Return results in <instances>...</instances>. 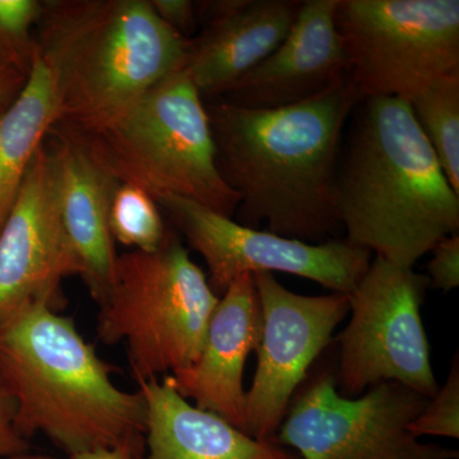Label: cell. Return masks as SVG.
Returning <instances> with one entry per match:
<instances>
[{"mask_svg": "<svg viewBox=\"0 0 459 459\" xmlns=\"http://www.w3.org/2000/svg\"><path fill=\"white\" fill-rule=\"evenodd\" d=\"M36 42L54 60L56 131L87 133L186 65L189 39L165 25L150 0L42 3Z\"/></svg>", "mask_w": 459, "mask_h": 459, "instance_id": "cell-4", "label": "cell"}, {"mask_svg": "<svg viewBox=\"0 0 459 459\" xmlns=\"http://www.w3.org/2000/svg\"><path fill=\"white\" fill-rule=\"evenodd\" d=\"M409 104L446 179L459 195V71L443 75Z\"/></svg>", "mask_w": 459, "mask_h": 459, "instance_id": "cell-19", "label": "cell"}, {"mask_svg": "<svg viewBox=\"0 0 459 459\" xmlns=\"http://www.w3.org/2000/svg\"><path fill=\"white\" fill-rule=\"evenodd\" d=\"M334 21L362 99L411 101L459 71L458 0H337Z\"/></svg>", "mask_w": 459, "mask_h": 459, "instance_id": "cell-7", "label": "cell"}, {"mask_svg": "<svg viewBox=\"0 0 459 459\" xmlns=\"http://www.w3.org/2000/svg\"><path fill=\"white\" fill-rule=\"evenodd\" d=\"M146 402L144 459H301L276 440L255 439L181 397L164 379L138 383Z\"/></svg>", "mask_w": 459, "mask_h": 459, "instance_id": "cell-17", "label": "cell"}, {"mask_svg": "<svg viewBox=\"0 0 459 459\" xmlns=\"http://www.w3.org/2000/svg\"><path fill=\"white\" fill-rule=\"evenodd\" d=\"M431 253L425 274L429 286L448 294L459 286V232L442 238Z\"/></svg>", "mask_w": 459, "mask_h": 459, "instance_id": "cell-23", "label": "cell"}, {"mask_svg": "<svg viewBox=\"0 0 459 459\" xmlns=\"http://www.w3.org/2000/svg\"><path fill=\"white\" fill-rule=\"evenodd\" d=\"M219 300L204 272L169 232L156 252L117 255L98 303V336L105 344H126L138 383L159 379L197 360Z\"/></svg>", "mask_w": 459, "mask_h": 459, "instance_id": "cell-6", "label": "cell"}, {"mask_svg": "<svg viewBox=\"0 0 459 459\" xmlns=\"http://www.w3.org/2000/svg\"><path fill=\"white\" fill-rule=\"evenodd\" d=\"M69 276H80V267L57 207L53 150L44 142L0 229V322L31 304L59 312Z\"/></svg>", "mask_w": 459, "mask_h": 459, "instance_id": "cell-12", "label": "cell"}, {"mask_svg": "<svg viewBox=\"0 0 459 459\" xmlns=\"http://www.w3.org/2000/svg\"><path fill=\"white\" fill-rule=\"evenodd\" d=\"M5 459H54L49 457V455H26V453H21V455H12V457H8Z\"/></svg>", "mask_w": 459, "mask_h": 459, "instance_id": "cell-28", "label": "cell"}, {"mask_svg": "<svg viewBox=\"0 0 459 459\" xmlns=\"http://www.w3.org/2000/svg\"><path fill=\"white\" fill-rule=\"evenodd\" d=\"M56 132L80 144L117 183L153 199H188L230 219L237 213L240 199L217 169L204 100L183 69L151 87L102 128Z\"/></svg>", "mask_w": 459, "mask_h": 459, "instance_id": "cell-5", "label": "cell"}, {"mask_svg": "<svg viewBox=\"0 0 459 459\" xmlns=\"http://www.w3.org/2000/svg\"><path fill=\"white\" fill-rule=\"evenodd\" d=\"M336 4L337 0H303L285 40L217 100L272 110L316 98L347 80L349 65L334 21Z\"/></svg>", "mask_w": 459, "mask_h": 459, "instance_id": "cell-14", "label": "cell"}, {"mask_svg": "<svg viewBox=\"0 0 459 459\" xmlns=\"http://www.w3.org/2000/svg\"><path fill=\"white\" fill-rule=\"evenodd\" d=\"M429 400L395 382L371 386L360 397H342L333 365H323L296 392L276 442L301 459H457L455 449L410 433Z\"/></svg>", "mask_w": 459, "mask_h": 459, "instance_id": "cell-9", "label": "cell"}, {"mask_svg": "<svg viewBox=\"0 0 459 459\" xmlns=\"http://www.w3.org/2000/svg\"><path fill=\"white\" fill-rule=\"evenodd\" d=\"M362 100L349 78L290 107L205 105L216 165L240 199V225L309 244L342 238L334 181L347 123Z\"/></svg>", "mask_w": 459, "mask_h": 459, "instance_id": "cell-1", "label": "cell"}, {"mask_svg": "<svg viewBox=\"0 0 459 459\" xmlns=\"http://www.w3.org/2000/svg\"><path fill=\"white\" fill-rule=\"evenodd\" d=\"M68 459H144V453L131 448H96L69 455Z\"/></svg>", "mask_w": 459, "mask_h": 459, "instance_id": "cell-27", "label": "cell"}, {"mask_svg": "<svg viewBox=\"0 0 459 459\" xmlns=\"http://www.w3.org/2000/svg\"><path fill=\"white\" fill-rule=\"evenodd\" d=\"M410 433L422 437H459V360L453 356L451 370L442 386L418 418L409 425Z\"/></svg>", "mask_w": 459, "mask_h": 459, "instance_id": "cell-22", "label": "cell"}, {"mask_svg": "<svg viewBox=\"0 0 459 459\" xmlns=\"http://www.w3.org/2000/svg\"><path fill=\"white\" fill-rule=\"evenodd\" d=\"M0 380L25 437L44 434L68 453L146 448V402L123 391L74 320L31 304L0 322Z\"/></svg>", "mask_w": 459, "mask_h": 459, "instance_id": "cell-3", "label": "cell"}, {"mask_svg": "<svg viewBox=\"0 0 459 459\" xmlns=\"http://www.w3.org/2000/svg\"><path fill=\"white\" fill-rule=\"evenodd\" d=\"M26 437L16 427V407L7 388L0 380V459L26 453Z\"/></svg>", "mask_w": 459, "mask_h": 459, "instance_id": "cell-24", "label": "cell"}, {"mask_svg": "<svg viewBox=\"0 0 459 459\" xmlns=\"http://www.w3.org/2000/svg\"><path fill=\"white\" fill-rule=\"evenodd\" d=\"M3 223H0V229H2Z\"/></svg>", "mask_w": 459, "mask_h": 459, "instance_id": "cell-29", "label": "cell"}, {"mask_svg": "<svg viewBox=\"0 0 459 459\" xmlns=\"http://www.w3.org/2000/svg\"><path fill=\"white\" fill-rule=\"evenodd\" d=\"M156 204L189 246L207 263L213 291L221 296L241 274L281 272L349 295L369 268L373 255L346 238L304 243L240 225L188 199L162 195Z\"/></svg>", "mask_w": 459, "mask_h": 459, "instance_id": "cell-10", "label": "cell"}, {"mask_svg": "<svg viewBox=\"0 0 459 459\" xmlns=\"http://www.w3.org/2000/svg\"><path fill=\"white\" fill-rule=\"evenodd\" d=\"M41 12L38 0H0V56L27 75L36 54L31 29Z\"/></svg>", "mask_w": 459, "mask_h": 459, "instance_id": "cell-21", "label": "cell"}, {"mask_svg": "<svg viewBox=\"0 0 459 459\" xmlns=\"http://www.w3.org/2000/svg\"><path fill=\"white\" fill-rule=\"evenodd\" d=\"M346 128L334 181L343 238L413 268L442 238L458 234L459 195L409 101L362 99Z\"/></svg>", "mask_w": 459, "mask_h": 459, "instance_id": "cell-2", "label": "cell"}, {"mask_svg": "<svg viewBox=\"0 0 459 459\" xmlns=\"http://www.w3.org/2000/svg\"><path fill=\"white\" fill-rule=\"evenodd\" d=\"M429 280L411 267L373 256L349 295L350 322L337 337L338 394L360 397L371 386L395 382L431 398L439 383L421 318Z\"/></svg>", "mask_w": 459, "mask_h": 459, "instance_id": "cell-8", "label": "cell"}, {"mask_svg": "<svg viewBox=\"0 0 459 459\" xmlns=\"http://www.w3.org/2000/svg\"><path fill=\"white\" fill-rule=\"evenodd\" d=\"M253 277L263 327L255 377L247 391L246 433L255 439L276 440L296 392L349 316V296L296 294L270 272Z\"/></svg>", "mask_w": 459, "mask_h": 459, "instance_id": "cell-11", "label": "cell"}, {"mask_svg": "<svg viewBox=\"0 0 459 459\" xmlns=\"http://www.w3.org/2000/svg\"><path fill=\"white\" fill-rule=\"evenodd\" d=\"M156 16L186 39H192L198 16L195 2L189 0H150Z\"/></svg>", "mask_w": 459, "mask_h": 459, "instance_id": "cell-25", "label": "cell"}, {"mask_svg": "<svg viewBox=\"0 0 459 459\" xmlns=\"http://www.w3.org/2000/svg\"><path fill=\"white\" fill-rule=\"evenodd\" d=\"M108 229L114 241L146 253L160 249L169 235L155 199L129 184L115 186Z\"/></svg>", "mask_w": 459, "mask_h": 459, "instance_id": "cell-20", "label": "cell"}, {"mask_svg": "<svg viewBox=\"0 0 459 459\" xmlns=\"http://www.w3.org/2000/svg\"><path fill=\"white\" fill-rule=\"evenodd\" d=\"M27 74L0 56V114L12 104L26 82Z\"/></svg>", "mask_w": 459, "mask_h": 459, "instance_id": "cell-26", "label": "cell"}, {"mask_svg": "<svg viewBox=\"0 0 459 459\" xmlns=\"http://www.w3.org/2000/svg\"><path fill=\"white\" fill-rule=\"evenodd\" d=\"M300 0H214L195 3L204 22L189 39L183 71L202 99H220L285 40Z\"/></svg>", "mask_w": 459, "mask_h": 459, "instance_id": "cell-13", "label": "cell"}, {"mask_svg": "<svg viewBox=\"0 0 459 459\" xmlns=\"http://www.w3.org/2000/svg\"><path fill=\"white\" fill-rule=\"evenodd\" d=\"M51 144L57 207L80 277L99 303L113 279L117 253L108 229V208L117 181L74 140L56 131Z\"/></svg>", "mask_w": 459, "mask_h": 459, "instance_id": "cell-16", "label": "cell"}, {"mask_svg": "<svg viewBox=\"0 0 459 459\" xmlns=\"http://www.w3.org/2000/svg\"><path fill=\"white\" fill-rule=\"evenodd\" d=\"M262 327L255 277L241 274L220 296L197 360L165 377L181 397L246 433L244 369L261 342Z\"/></svg>", "mask_w": 459, "mask_h": 459, "instance_id": "cell-15", "label": "cell"}, {"mask_svg": "<svg viewBox=\"0 0 459 459\" xmlns=\"http://www.w3.org/2000/svg\"><path fill=\"white\" fill-rule=\"evenodd\" d=\"M56 63L36 42L22 90L0 114V222L4 223L33 156L59 122Z\"/></svg>", "mask_w": 459, "mask_h": 459, "instance_id": "cell-18", "label": "cell"}]
</instances>
